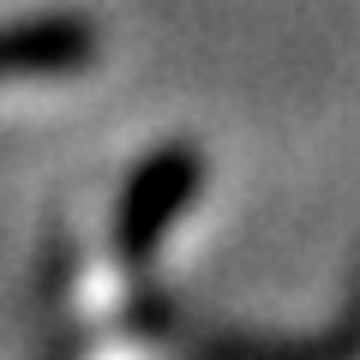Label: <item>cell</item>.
Instances as JSON below:
<instances>
[{"label":"cell","mask_w":360,"mask_h":360,"mask_svg":"<svg viewBox=\"0 0 360 360\" xmlns=\"http://www.w3.org/2000/svg\"><path fill=\"white\" fill-rule=\"evenodd\" d=\"M90 30L84 18H42L25 30H0V84L6 78H54L66 66L90 60Z\"/></svg>","instance_id":"cell-1"},{"label":"cell","mask_w":360,"mask_h":360,"mask_svg":"<svg viewBox=\"0 0 360 360\" xmlns=\"http://www.w3.org/2000/svg\"><path fill=\"white\" fill-rule=\"evenodd\" d=\"M193 193V156H156V162H144V174L132 180L127 193V246H144L162 222H174L180 198Z\"/></svg>","instance_id":"cell-2"}]
</instances>
